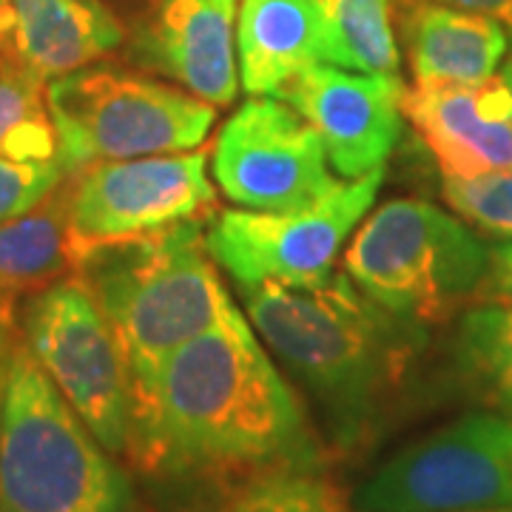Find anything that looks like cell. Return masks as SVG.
I'll use <instances>...</instances> for the list:
<instances>
[{
  "label": "cell",
  "mask_w": 512,
  "mask_h": 512,
  "mask_svg": "<svg viewBox=\"0 0 512 512\" xmlns=\"http://www.w3.org/2000/svg\"><path fill=\"white\" fill-rule=\"evenodd\" d=\"M126 458L151 476L245 487L319 470L322 447L299 396L239 311L165 359Z\"/></svg>",
  "instance_id": "cell-1"
},
{
  "label": "cell",
  "mask_w": 512,
  "mask_h": 512,
  "mask_svg": "<svg viewBox=\"0 0 512 512\" xmlns=\"http://www.w3.org/2000/svg\"><path fill=\"white\" fill-rule=\"evenodd\" d=\"M248 322L311 393L345 450L362 447L427 342L421 325L373 302L345 271L313 285L239 288Z\"/></svg>",
  "instance_id": "cell-2"
},
{
  "label": "cell",
  "mask_w": 512,
  "mask_h": 512,
  "mask_svg": "<svg viewBox=\"0 0 512 512\" xmlns=\"http://www.w3.org/2000/svg\"><path fill=\"white\" fill-rule=\"evenodd\" d=\"M74 274L106 313L126 356L131 430L148 413L165 359L239 313L205 245L202 220L89 248L77 256Z\"/></svg>",
  "instance_id": "cell-3"
},
{
  "label": "cell",
  "mask_w": 512,
  "mask_h": 512,
  "mask_svg": "<svg viewBox=\"0 0 512 512\" xmlns=\"http://www.w3.org/2000/svg\"><path fill=\"white\" fill-rule=\"evenodd\" d=\"M0 512H131V481L15 336L0 427Z\"/></svg>",
  "instance_id": "cell-4"
},
{
  "label": "cell",
  "mask_w": 512,
  "mask_h": 512,
  "mask_svg": "<svg viewBox=\"0 0 512 512\" xmlns=\"http://www.w3.org/2000/svg\"><path fill=\"white\" fill-rule=\"evenodd\" d=\"M487 248L439 205L396 197L370 208L345 248V274L390 313L421 328L473 305L487 276Z\"/></svg>",
  "instance_id": "cell-5"
},
{
  "label": "cell",
  "mask_w": 512,
  "mask_h": 512,
  "mask_svg": "<svg viewBox=\"0 0 512 512\" xmlns=\"http://www.w3.org/2000/svg\"><path fill=\"white\" fill-rule=\"evenodd\" d=\"M46 103L69 174L109 160L194 151L217 123V106L168 80L106 63L49 80Z\"/></svg>",
  "instance_id": "cell-6"
},
{
  "label": "cell",
  "mask_w": 512,
  "mask_h": 512,
  "mask_svg": "<svg viewBox=\"0 0 512 512\" xmlns=\"http://www.w3.org/2000/svg\"><path fill=\"white\" fill-rule=\"evenodd\" d=\"M362 512L512 507V407H478L404 444L356 493Z\"/></svg>",
  "instance_id": "cell-7"
},
{
  "label": "cell",
  "mask_w": 512,
  "mask_h": 512,
  "mask_svg": "<svg viewBox=\"0 0 512 512\" xmlns=\"http://www.w3.org/2000/svg\"><path fill=\"white\" fill-rule=\"evenodd\" d=\"M23 342L111 456L131 439V379L106 313L77 274L29 296Z\"/></svg>",
  "instance_id": "cell-8"
},
{
  "label": "cell",
  "mask_w": 512,
  "mask_h": 512,
  "mask_svg": "<svg viewBox=\"0 0 512 512\" xmlns=\"http://www.w3.org/2000/svg\"><path fill=\"white\" fill-rule=\"evenodd\" d=\"M382 183L384 168H376L342 180L299 211H220L205 225V245L237 288L322 282L336 274V259L370 214Z\"/></svg>",
  "instance_id": "cell-9"
},
{
  "label": "cell",
  "mask_w": 512,
  "mask_h": 512,
  "mask_svg": "<svg viewBox=\"0 0 512 512\" xmlns=\"http://www.w3.org/2000/svg\"><path fill=\"white\" fill-rule=\"evenodd\" d=\"M217 214L205 151L151 154L80 168L66 188L74 256ZM77 268V265H74Z\"/></svg>",
  "instance_id": "cell-10"
},
{
  "label": "cell",
  "mask_w": 512,
  "mask_h": 512,
  "mask_svg": "<svg viewBox=\"0 0 512 512\" xmlns=\"http://www.w3.org/2000/svg\"><path fill=\"white\" fill-rule=\"evenodd\" d=\"M211 174L228 200L251 211H299L342 183L319 134L282 97H251L222 123Z\"/></svg>",
  "instance_id": "cell-11"
},
{
  "label": "cell",
  "mask_w": 512,
  "mask_h": 512,
  "mask_svg": "<svg viewBox=\"0 0 512 512\" xmlns=\"http://www.w3.org/2000/svg\"><path fill=\"white\" fill-rule=\"evenodd\" d=\"M404 86L390 74L311 63L276 94L299 111L319 134L330 168L342 180L384 168L402 140Z\"/></svg>",
  "instance_id": "cell-12"
},
{
  "label": "cell",
  "mask_w": 512,
  "mask_h": 512,
  "mask_svg": "<svg viewBox=\"0 0 512 512\" xmlns=\"http://www.w3.org/2000/svg\"><path fill=\"white\" fill-rule=\"evenodd\" d=\"M404 120L441 177L512 171V92L504 77L481 83H419L404 89Z\"/></svg>",
  "instance_id": "cell-13"
},
{
  "label": "cell",
  "mask_w": 512,
  "mask_h": 512,
  "mask_svg": "<svg viewBox=\"0 0 512 512\" xmlns=\"http://www.w3.org/2000/svg\"><path fill=\"white\" fill-rule=\"evenodd\" d=\"M231 23L214 0H151L131 32L128 60L220 109L239 92Z\"/></svg>",
  "instance_id": "cell-14"
},
{
  "label": "cell",
  "mask_w": 512,
  "mask_h": 512,
  "mask_svg": "<svg viewBox=\"0 0 512 512\" xmlns=\"http://www.w3.org/2000/svg\"><path fill=\"white\" fill-rule=\"evenodd\" d=\"M12 57L40 80H55L111 55L126 32L97 0H12Z\"/></svg>",
  "instance_id": "cell-15"
},
{
  "label": "cell",
  "mask_w": 512,
  "mask_h": 512,
  "mask_svg": "<svg viewBox=\"0 0 512 512\" xmlns=\"http://www.w3.org/2000/svg\"><path fill=\"white\" fill-rule=\"evenodd\" d=\"M319 60L322 15L316 0H239V86L251 97H276Z\"/></svg>",
  "instance_id": "cell-16"
},
{
  "label": "cell",
  "mask_w": 512,
  "mask_h": 512,
  "mask_svg": "<svg viewBox=\"0 0 512 512\" xmlns=\"http://www.w3.org/2000/svg\"><path fill=\"white\" fill-rule=\"evenodd\" d=\"M404 43L413 80L481 83L495 77L510 52V37L495 20L456 6L421 0L404 9Z\"/></svg>",
  "instance_id": "cell-17"
},
{
  "label": "cell",
  "mask_w": 512,
  "mask_h": 512,
  "mask_svg": "<svg viewBox=\"0 0 512 512\" xmlns=\"http://www.w3.org/2000/svg\"><path fill=\"white\" fill-rule=\"evenodd\" d=\"M72 231L66 217V191L55 194L35 211L0 220V305L18 296H32L57 279L74 274Z\"/></svg>",
  "instance_id": "cell-18"
},
{
  "label": "cell",
  "mask_w": 512,
  "mask_h": 512,
  "mask_svg": "<svg viewBox=\"0 0 512 512\" xmlns=\"http://www.w3.org/2000/svg\"><path fill=\"white\" fill-rule=\"evenodd\" d=\"M316 6L322 15V63L399 77L393 0H316Z\"/></svg>",
  "instance_id": "cell-19"
},
{
  "label": "cell",
  "mask_w": 512,
  "mask_h": 512,
  "mask_svg": "<svg viewBox=\"0 0 512 512\" xmlns=\"http://www.w3.org/2000/svg\"><path fill=\"white\" fill-rule=\"evenodd\" d=\"M453 365L490 407H512V305L473 302L458 316Z\"/></svg>",
  "instance_id": "cell-20"
},
{
  "label": "cell",
  "mask_w": 512,
  "mask_h": 512,
  "mask_svg": "<svg viewBox=\"0 0 512 512\" xmlns=\"http://www.w3.org/2000/svg\"><path fill=\"white\" fill-rule=\"evenodd\" d=\"M0 157L57 160V131L46 103V80L18 60H0Z\"/></svg>",
  "instance_id": "cell-21"
},
{
  "label": "cell",
  "mask_w": 512,
  "mask_h": 512,
  "mask_svg": "<svg viewBox=\"0 0 512 512\" xmlns=\"http://www.w3.org/2000/svg\"><path fill=\"white\" fill-rule=\"evenodd\" d=\"M220 512H345V507L333 481L302 470L239 487Z\"/></svg>",
  "instance_id": "cell-22"
},
{
  "label": "cell",
  "mask_w": 512,
  "mask_h": 512,
  "mask_svg": "<svg viewBox=\"0 0 512 512\" xmlns=\"http://www.w3.org/2000/svg\"><path fill=\"white\" fill-rule=\"evenodd\" d=\"M441 197L467 225L512 242V171L441 177Z\"/></svg>",
  "instance_id": "cell-23"
},
{
  "label": "cell",
  "mask_w": 512,
  "mask_h": 512,
  "mask_svg": "<svg viewBox=\"0 0 512 512\" xmlns=\"http://www.w3.org/2000/svg\"><path fill=\"white\" fill-rule=\"evenodd\" d=\"M66 174L60 157L43 163L0 157V220L35 211L63 185Z\"/></svg>",
  "instance_id": "cell-24"
},
{
  "label": "cell",
  "mask_w": 512,
  "mask_h": 512,
  "mask_svg": "<svg viewBox=\"0 0 512 512\" xmlns=\"http://www.w3.org/2000/svg\"><path fill=\"white\" fill-rule=\"evenodd\" d=\"M487 276L478 288L476 302H501L512 305V242L487 248Z\"/></svg>",
  "instance_id": "cell-25"
},
{
  "label": "cell",
  "mask_w": 512,
  "mask_h": 512,
  "mask_svg": "<svg viewBox=\"0 0 512 512\" xmlns=\"http://www.w3.org/2000/svg\"><path fill=\"white\" fill-rule=\"evenodd\" d=\"M421 0H393V9H410ZM430 3H444V6H456V9H464V12H476V15H484V18L495 20L507 37H510L512 46V0H430Z\"/></svg>",
  "instance_id": "cell-26"
},
{
  "label": "cell",
  "mask_w": 512,
  "mask_h": 512,
  "mask_svg": "<svg viewBox=\"0 0 512 512\" xmlns=\"http://www.w3.org/2000/svg\"><path fill=\"white\" fill-rule=\"evenodd\" d=\"M15 319L12 308L0 305V427H3V399H6V376H9V356L15 345Z\"/></svg>",
  "instance_id": "cell-27"
},
{
  "label": "cell",
  "mask_w": 512,
  "mask_h": 512,
  "mask_svg": "<svg viewBox=\"0 0 512 512\" xmlns=\"http://www.w3.org/2000/svg\"><path fill=\"white\" fill-rule=\"evenodd\" d=\"M12 32H15V6L12 0H0V60L12 57Z\"/></svg>",
  "instance_id": "cell-28"
},
{
  "label": "cell",
  "mask_w": 512,
  "mask_h": 512,
  "mask_svg": "<svg viewBox=\"0 0 512 512\" xmlns=\"http://www.w3.org/2000/svg\"><path fill=\"white\" fill-rule=\"evenodd\" d=\"M214 3H217V6H220V9H222V12H225V15H231V18H234V15H237L239 0H214Z\"/></svg>",
  "instance_id": "cell-29"
},
{
  "label": "cell",
  "mask_w": 512,
  "mask_h": 512,
  "mask_svg": "<svg viewBox=\"0 0 512 512\" xmlns=\"http://www.w3.org/2000/svg\"><path fill=\"white\" fill-rule=\"evenodd\" d=\"M501 77H504V83L510 86V92H512V57L504 63V69H501Z\"/></svg>",
  "instance_id": "cell-30"
},
{
  "label": "cell",
  "mask_w": 512,
  "mask_h": 512,
  "mask_svg": "<svg viewBox=\"0 0 512 512\" xmlns=\"http://www.w3.org/2000/svg\"><path fill=\"white\" fill-rule=\"evenodd\" d=\"M458 512H512V507H490V510H458Z\"/></svg>",
  "instance_id": "cell-31"
}]
</instances>
